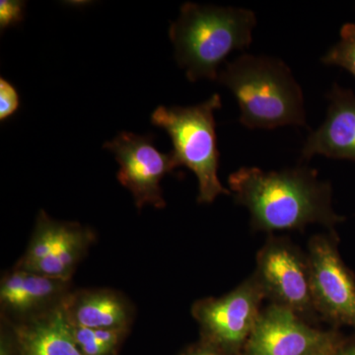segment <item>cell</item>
I'll return each instance as SVG.
<instances>
[{
    "label": "cell",
    "mask_w": 355,
    "mask_h": 355,
    "mask_svg": "<svg viewBox=\"0 0 355 355\" xmlns=\"http://www.w3.org/2000/svg\"><path fill=\"white\" fill-rule=\"evenodd\" d=\"M216 81L234 95L244 127L272 130L306 125L302 88L279 58L243 53L220 69Z\"/></svg>",
    "instance_id": "2"
},
{
    "label": "cell",
    "mask_w": 355,
    "mask_h": 355,
    "mask_svg": "<svg viewBox=\"0 0 355 355\" xmlns=\"http://www.w3.org/2000/svg\"><path fill=\"white\" fill-rule=\"evenodd\" d=\"M338 246L335 230L313 236L308 244L313 305L318 316L331 326L355 331V277Z\"/></svg>",
    "instance_id": "6"
},
{
    "label": "cell",
    "mask_w": 355,
    "mask_h": 355,
    "mask_svg": "<svg viewBox=\"0 0 355 355\" xmlns=\"http://www.w3.org/2000/svg\"><path fill=\"white\" fill-rule=\"evenodd\" d=\"M74 340L83 355H107L123 340L128 328L89 329L72 326Z\"/></svg>",
    "instance_id": "15"
},
{
    "label": "cell",
    "mask_w": 355,
    "mask_h": 355,
    "mask_svg": "<svg viewBox=\"0 0 355 355\" xmlns=\"http://www.w3.org/2000/svg\"><path fill=\"white\" fill-rule=\"evenodd\" d=\"M62 301L16 326L21 354L83 355L74 340L72 324Z\"/></svg>",
    "instance_id": "13"
},
{
    "label": "cell",
    "mask_w": 355,
    "mask_h": 355,
    "mask_svg": "<svg viewBox=\"0 0 355 355\" xmlns=\"http://www.w3.org/2000/svg\"><path fill=\"white\" fill-rule=\"evenodd\" d=\"M265 298L263 287L252 275L222 297L197 301L191 314L200 324L202 343L225 355H242Z\"/></svg>",
    "instance_id": "5"
},
{
    "label": "cell",
    "mask_w": 355,
    "mask_h": 355,
    "mask_svg": "<svg viewBox=\"0 0 355 355\" xmlns=\"http://www.w3.org/2000/svg\"><path fill=\"white\" fill-rule=\"evenodd\" d=\"M221 97L191 107H158L151 123L163 128L172 140L178 166H186L198 181V203H212L221 195H231L218 177L219 153L214 112L221 108Z\"/></svg>",
    "instance_id": "4"
},
{
    "label": "cell",
    "mask_w": 355,
    "mask_h": 355,
    "mask_svg": "<svg viewBox=\"0 0 355 355\" xmlns=\"http://www.w3.org/2000/svg\"><path fill=\"white\" fill-rule=\"evenodd\" d=\"M228 184L257 231L303 230L310 224L334 230L345 220L334 209L331 184L306 166L270 172L242 167L229 176Z\"/></svg>",
    "instance_id": "1"
},
{
    "label": "cell",
    "mask_w": 355,
    "mask_h": 355,
    "mask_svg": "<svg viewBox=\"0 0 355 355\" xmlns=\"http://www.w3.org/2000/svg\"><path fill=\"white\" fill-rule=\"evenodd\" d=\"M266 298L284 306L311 324L318 317L310 286L309 261L291 240L270 236L257 254L254 272Z\"/></svg>",
    "instance_id": "7"
},
{
    "label": "cell",
    "mask_w": 355,
    "mask_h": 355,
    "mask_svg": "<svg viewBox=\"0 0 355 355\" xmlns=\"http://www.w3.org/2000/svg\"><path fill=\"white\" fill-rule=\"evenodd\" d=\"M64 307L72 326L89 329L130 328L132 311L127 300L109 289L69 293Z\"/></svg>",
    "instance_id": "14"
},
{
    "label": "cell",
    "mask_w": 355,
    "mask_h": 355,
    "mask_svg": "<svg viewBox=\"0 0 355 355\" xmlns=\"http://www.w3.org/2000/svg\"><path fill=\"white\" fill-rule=\"evenodd\" d=\"M336 355H355V331L354 335L342 338Z\"/></svg>",
    "instance_id": "19"
},
{
    "label": "cell",
    "mask_w": 355,
    "mask_h": 355,
    "mask_svg": "<svg viewBox=\"0 0 355 355\" xmlns=\"http://www.w3.org/2000/svg\"><path fill=\"white\" fill-rule=\"evenodd\" d=\"M104 148L112 151L120 164L116 177L132 193L137 209L146 205L164 209L161 180L179 167L173 153H160L151 135L127 132H120L112 141L106 142Z\"/></svg>",
    "instance_id": "9"
},
{
    "label": "cell",
    "mask_w": 355,
    "mask_h": 355,
    "mask_svg": "<svg viewBox=\"0 0 355 355\" xmlns=\"http://www.w3.org/2000/svg\"><path fill=\"white\" fill-rule=\"evenodd\" d=\"M25 7L24 1L1 0L0 1V28L1 30L20 23L24 18Z\"/></svg>",
    "instance_id": "18"
},
{
    "label": "cell",
    "mask_w": 355,
    "mask_h": 355,
    "mask_svg": "<svg viewBox=\"0 0 355 355\" xmlns=\"http://www.w3.org/2000/svg\"><path fill=\"white\" fill-rule=\"evenodd\" d=\"M183 355H225L222 354L214 347H209V345L202 343V345H198V347H193L190 350L184 354Z\"/></svg>",
    "instance_id": "20"
},
{
    "label": "cell",
    "mask_w": 355,
    "mask_h": 355,
    "mask_svg": "<svg viewBox=\"0 0 355 355\" xmlns=\"http://www.w3.org/2000/svg\"><path fill=\"white\" fill-rule=\"evenodd\" d=\"M342 338H340V340H338V342L331 343V345H328V347H324V349L313 352V354L310 355H336V349H338V345H340Z\"/></svg>",
    "instance_id": "21"
},
{
    "label": "cell",
    "mask_w": 355,
    "mask_h": 355,
    "mask_svg": "<svg viewBox=\"0 0 355 355\" xmlns=\"http://www.w3.org/2000/svg\"><path fill=\"white\" fill-rule=\"evenodd\" d=\"M93 241L91 229L55 220L41 210L27 251L14 268L70 282Z\"/></svg>",
    "instance_id": "8"
},
{
    "label": "cell",
    "mask_w": 355,
    "mask_h": 355,
    "mask_svg": "<svg viewBox=\"0 0 355 355\" xmlns=\"http://www.w3.org/2000/svg\"><path fill=\"white\" fill-rule=\"evenodd\" d=\"M326 119L308 135L301 150L302 160L316 155L355 162V94L338 84L327 94Z\"/></svg>",
    "instance_id": "11"
},
{
    "label": "cell",
    "mask_w": 355,
    "mask_h": 355,
    "mask_svg": "<svg viewBox=\"0 0 355 355\" xmlns=\"http://www.w3.org/2000/svg\"><path fill=\"white\" fill-rule=\"evenodd\" d=\"M321 62L342 67L355 77V23H345L343 26L340 40L327 51Z\"/></svg>",
    "instance_id": "16"
},
{
    "label": "cell",
    "mask_w": 355,
    "mask_h": 355,
    "mask_svg": "<svg viewBox=\"0 0 355 355\" xmlns=\"http://www.w3.org/2000/svg\"><path fill=\"white\" fill-rule=\"evenodd\" d=\"M69 284L14 268L1 280L2 309L20 321L29 319L60 304L69 293Z\"/></svg>",
    "instance_id": "12"
},
{
    "label": "cell",
    "mask_w": 355,
    "mask_h": 355,
    "mask_svg": "<svg viewBox=\"0 0 355 355\" xmlns=\"http://www.w3.org/2000/svg\"><path fill=\"white\" fill-rule=\"evenodd\" d=\"M20 97L13 84L3 77L0 78V121H3L12 116L19 109Z\"/></svg>",
    "instance_id": "17"
},
{
    "label": "cell",
    "mask_w": 355,
    "mask_h": 355,
    "mask_svg": "<svg viewBox=\"0 0 355 355\" xmlns=\"http://www.w3.org/2000/svg\"><path fill=\"white\" fill-rule=\"evenodd\" d=\"M256 26V14L250 9L186 2L169 30L178 64L191 83L216 81L228 55L253 43Z\"/></svg>",
    "instance_id": "3"
},
{
    "label": "cell",
    "mask_w": 355,
    "mask_h": 355,
    "mask_svg": "<svg viewBox=\"0 0 355 355\" xmlns=\"http://www.w3.org/2000/svg\"><path fill=\"white\" fill-rule=\"evenodd\" d=\"M338 331H322L284 306L261 310L242 355H310L338 342Z\"/></svg>",
    "instance_id": "10"
}]
</instances>
